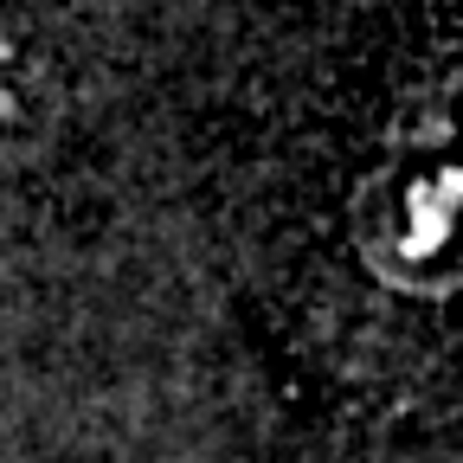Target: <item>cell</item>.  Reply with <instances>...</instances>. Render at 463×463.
Wrapping results in <instances>:
<instances>
[{
    "label": "cell",
    "instance_id": "6da1fadb",
    "mask_svg": "<svg viewBox=\"0 0 463 463\" xmlns=\"http://www.w3.org/2000/svg\"><path fill=\"white\" fill-rule=\"evenodd\" d=\"M450 225H457V161L438 129V142L405 148L361 206L367 264L399 289H450Z\"/></svg>",
    "mask_w": 463,
    "mask_h": 463
},
{
    "label": "cell",
    "instance_id": "7a4b0ae2",
    "mask_svg": "<svg viewBox=\"0 0 463 463\" xmlns=\"http://www.w3.org/2000/svg\"><path fill=\"white\" fill-rule=\"evenodd\" d=\"M26 116H33V84H26V58L0 39V155H7L26 136Z\"/></svg>",
    "mask_w": 463,
    "mask_h": 463
}]
</instances>
